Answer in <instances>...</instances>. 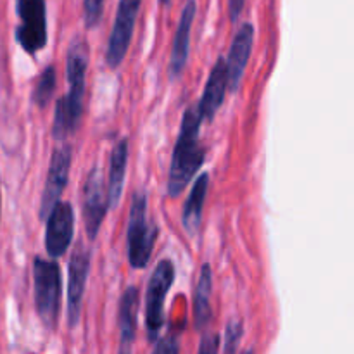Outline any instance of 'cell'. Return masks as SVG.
<instances>
[{
  "label": "cell",
  "mask_w": 354,
  "mask_h": 354,
  "mask_svg": "<svg viewBox=\"0 0 354 354\" xmlns=\"http://www.w3.org/2000/svg\"><path fill=\"white\" fill-rule=\"evenodd\" d=\"M88 66V45L82 38H75L68 50L69 90L57 100L52 133L55 140H64L78 128L85 97V75Z\"/></svg>",
  "instance_id": "obj_1"
},
{
  "label": "cell",
  "mask_w": 354,
  "mask_h": 354,
  "mask_svg": "<svg viewBox=\"0 0 354 354\" xmlns=\"http://www.w3.org/2000/svg\"><path fill=\"white\" fill-rule=\"evenodd\" d=\"M201 123H203V118H201L199 109L197 106H190L183 114L182 128H180L175 151H173L168 178L169 197H178L203 166L206 151L201 147L199 142Z\"/></svg>",
  "instance_id": "obj_2"
},
{
  "label": "cell",
  "mask_w": 354,
  "mask_h": 354,
  "mask_svg": "<svg viewBox=\"0 0 354 354\" xmlns=\"http://www.w3.org/2000/svg\"><path fill=\"white\" fill-rule=\"evenodd\" d=\"M33 282L35 306H37L38 317L48 330H54L57 327L62 297L61 268L57 263L52 259L35 258Z\"/></svg>",
  "instance_id": "obj_3"
},
{
  "label": "cell",
  "mask_w": 354,
  "mask_h": 354,
  "mask_svg": "<svg viewBox=\"0 0 354 354\" xmlns=\"http://www.w3.org/2000/svg\"><path fill=\"white\" fill-rule=\"evenodd\" d=\"M158 234L156 223L147 218V196L140 190L131 199L128 220V259L131 268L144 270L147 266Z\"/></svg>",
  "instance_id": "obj_4"
},
{
  "label": "cell",
  "mask_w": 354,
  "mask_h": 354,
  "mask_svg": "<svg viewBox=\"0 0 354 354\" xmlns=\"http://www.w3.org/2000/svg\"><path fill=\"white\" fill-rule=\"evenodd\" d=\"M175 280V266L169 259H162L156 265L145 294V328L149 341L156 342L165 325V301Z\"/></svg>",
  "instance_id": "obj_5"
},
{
  "label": "cell",
  "mask_w": 354,
  "mask_h": 354,
  "mask_svg": "<svg viewBox=\"0 0 354 354\" xmlns=\"http://www.w3.org/2000/svg\"><path fill=\"white\" fill-rule=\"evenodd\" d=\"M21 24L16 30L17 44L35 55L47 45V7L45 0H17Z\"/></svg>",
  "instance_id": "obj_6"
},
{
  "label": "cell",
  "mask_w": 354,
  "mask_h": 354,
  "mask_svg": "<svg viewBox=\"0 0 354 354\" xmlns=\"http://www.w3.org/2000/svg\"><path fill=\"white\" fill-rule=\"evenodd\" d=\"M140 3L142 0H120L116 19H114V26L113 31H111L106 52V62L109 64V68H120L121 62L127 57L131 35H133L135 21H137L138 10H140Z\"/></svg>",
  "instance_id": "obj_7"
},
{
  "label": "cell",
  "mask_w": 354,
  "mask_h": 354,
  "mask_svg": "<svg viewBox=\"0 0 354 354\" xmlns=\"http://www.w3.org/2000/svg\"><path fill=\"white\" fill-rule=\"evenodd\" d=\"M68 270V303H66V311H68L69 327L75 328L80 322V315H82L83 294H85L86 280H88L90 273V251L85 245L80 244L73 251Z\"/></svg>",
  "instance_id": "obj_8"
},
{
  "label": "cell",
  "mask_w": 354,
  "mask_h": 354,
  "mask_svg": "<svg viewBox=\"0 0 354 354\" xmlns=\"http://www.w3.org/2000/svg\"><path fill=\"white\" fill-rule=\"evenodd\" d=\"M45 220H47L45 249L52 259H57L68 251L75 235V211L69 203L57 201Z\"/></svg>",
  "instance_id": "obj_9"
},
{
  "label": "cell",
  "mask_w": 354,
  "mask_h": 354,
  "mask_svg": "<svg viewBox=\"0 0 354 354\" xmlns=\"http://www.w3.org/2000/svg\"><path fill=\"white\" fill-rule=\"evenodd\" d=\"M71 158L73 152L69 145H61L52 152L50 168H48L47 182H45L44 196H41L40 204V218L45 220L52 207L55 206L57 201H61L62 192L69 180V169H71Z\"/></svg>",
  "instance_id": "obj_10"
},
{
  "label": "cell",
  "mask_w": 354,
  "mask_h": 354,
  "mask_svg": "<svg viewBox=\"0 0 354 354\" xmlns=\"http://www.w3.org/2000/svg\"><path fill=\"white\" fill-rule=\"evenodd\" d=\"M107 197L104 190V180L99 168H93L86 178L83 190V220H85L86 235L90 241H95L100 225L107 213Z\"/></svg>",
  "instance_id": "obj_11"
},
{
  "label": "cell",
  "mask_w": 354,
  "mask_h": 354,
  "mask_svg": "<svg viewBox=\"0 0 354 354\" xmlns=\"http://www.w3.org/2000/svg\"><path fill=\"white\" fill-rule=\"evenodd\" d=\"M252 41H254V26L251 23H244L241 30L237 31V35H235L230 47V54L225 61L227 62V82L230 92H237L239 86H241L245 66H248L249 57H251Z\"/></svg>",
  "instance_id": "obj_12"
},
{
  "label": "cell",
  "mask_w": 354,
  "mask_h": 354,
  "mask_svg": "<svg viewBox=\"0 0 354 354\" xmlns=\"http://www.w3.org/2000/svg\"><path fill=\"white\" fill-rule=\"evenodd\" d=\"M196 0H189L183 7L182 17L176 26L175 40H173L171 57H169V78L176 80L185 69L189 61V45H190V31H192L194 17H196Z\"/></svg>",
  "instance_id": "obj_13"
},
{
  "label": "cell",
  "mask_w": 354,
  "mask_h": 354,
  "mask_svg": "<svg viewBox=\"0 0 354 354\" xmlns=\"http://www.w3.org/2000/svg\"><path fill=\"white\" fill-rule=\"evenodd\" d=\"M227 88V62H225L223 57H220L216 64L213 66V69H211L209 78H207L206 86H204L203 99H201L199 106H197L203 120L213 121L214 114L218 113L220 106L223 104Z\"/></svg>",
  "instance_id": "obj_14"
},
{
  "label": "cell",
  "mask_w": 354,
  "mask_h": 354,
  "mask_svg": "<svg viewBox=\"0 0 354 354\" xmlns=\"http://www.w3.org/2000/svg\"><path fill=\"white\" fill-rule=\"evenodd\" d=\"M140 297L137 287L130 286L120 299V353H130L137 335V318Z\"/></svg>",
  "instance_id": "obj_15"
},
{
  "label": "cell",
  "mask_w": 354,
  "mask_h": 354,
  "mask_svg": "<svg viewBox=\"0 0 354 354\" xmlns=\"http://www.w3.org/2000/svg\"><path fill=\"white\" fill-rule=\"evenodd\" d=\"M127 162H128V140L121 138L114 145L111 152L109 161V176H107V206L111 209H116L123 196L124 176H127Z\"/></svg>",
  "instance_id": "obj_16"
},
{
  "label": "cell",
  "mask_w": 354,
  "mask_h": 354,
  "mask_svg": "<svg viewBox=\"0 0 354 354\" xmlns=\"http://www.w3.org/2000/svg\"><path fill=\"white\" fill-rule=\"evenodd\" d=\"M207 187H209V175L203 173L199 175V178L194 183L192 190L189 194V199H187L185 207H183V228H185L187 234L194 235L197 234L201 227V220H203V207L204 201H206Z\"/></svg>",
  "instance_id": "obj_17"
},
{
  "label": "cell",
  "mask_w": 354,
  "mask_h": 354,
  "mask_svg": "<svg viewBox=\"0 0 354 354\" xmlns=\"http://www.w3.org/2000/svg\"><path fill=\"white\" fill-rule=\"evenodd\" d=\"M211 290H213V272L209 265H203L199 273L196 294H194V324L197 330H204L209 325L211 317Z\"/></svg>",
  "instance_id": "obj_18"
},
{
  "label": "cell",
  "mask_w": 354,
  "mask_h": 354,
  "mask_svg": "<svg viewBox=\"0 0 354 354\" xmlns=\"http://www.w3.org/2000/svg\"><path fill=\"white\" fill-rule=\"evenodd\" d=\"M55 85H57L55 68L54 66H47V68L44 69V73L40 75V78H38L33 90V97H31L33 102L37 104L40 109H45V107L48 106V102H50L52 95H54L55 92Z\"/></svg>",
  "instance_id": "obj_19"
},
{
  "label": "cell",
  "mask_w": 354,
  "mask_h": 354,
  "mask_svg": "<svg viewBox=\"0 0 354 354\" xmlns=\"http://www.w3.org/2000/svg\"><path fill=\"white\" fill-rule=\"evenodd\" d=\"M104 0H85V26L88 30L99 26L102 19Z\"/></svg>",
  "instance_id": "obj_20"
},
{
  "label": "cell",
  "mask_w": 354,
  "mask_h": 354,
  "mask_svg": "<svg viewBox=\"0 0 354 354\" xmlns=\"http://www.w3.org/2000/svg\"><path fill=\"white\" fill-rule=\"evenodd\" d=\"M244 328L239 320H232L227 327V337H225V353H235L239 349V342H241Z\"/></svg>",
  "instance_id": "obj_21"
},
{
  "label": "cell",
  "mask_w": 354,
  "mask_h": 354,
  "mask_svg": "<svg viewBox=\"0 0 354 354\" xmlns=\"http://www.w3.org/2000/svg\"><path fill=\"white\" fill-rule=\"evenodd\" d=\"M218 348H220V337H218L216 334H207L204 335L203 341H201L199 353H204V354L216 353Z\"/></svg>",
  "instance_id": "obj_22"
},
{
  "label": "cell",
  "mask_w": 354,
  "mask_h": 354,
  "mask_svg": "<svg viewBox=\"0 0 354 354\" xmlns=\"http://www.w3.org/2000/svg\"><path fill=\"white\" fill-rule=\"evenodd\" d=\"M178 351H180V346L175 337H166V339H161V341H156L154 353H178Z\"/></svg>",
  "instance_id": "obj_23"
},
{
  "label": "cell",
  "mask_w": 354,
  "mask_h": 354,
  "mask_svg": "<svg viewBox=\"0 0 354 354\" xmlns=\"http://www.w3.org/2000/svg\"><path fill=\"white\" fill-rule=\"evenodd\" d=\"M245 0H228V16H230V21H237L239 16H241L242 9H244Z\"/></svg>",
  "instance_id": "obj_24"
},
{
  "label": "cell",
  "mask_w": 354,
  "mask_h": 354,
  "mask_svg": "<svg viewBox=\"0 0 354 354\" xmlns=\"http://www.w3.org/2000/svg\"><path fill=\"white\" fill-rule=\"evenodd\" d=\"M159 2H161V3H168L169 0H159Z\"/></svg>",
  "instance_id": "obj_25"
}]
</instances>
